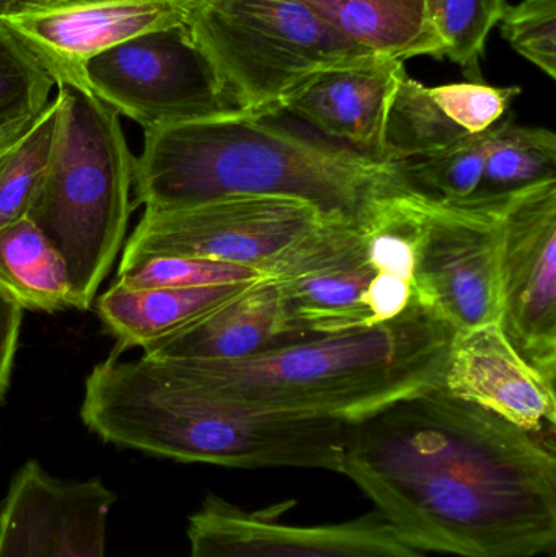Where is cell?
<instances>
[{
	"label": "cell",
	"instance_id": "cell-1",
	"mask_svg": "<svg viewBox=\"0 0 556 557\" xmlns=\"http://www.w3.org/2000/svg\"><path fill=\"white\" fill-rule=\"evenodd\" d=\"M339 474L420 552L555 553V432L526 431L443 386L351 424Z\"/></svg>",
	"mask_w": 556,
	"mask_h": 557
},
{
	"label": "cell",
	"instance_id": "cell-2",
	"mask_svg": "<svg viewBox=\"0 0 556 557\" xmlns=\"http://www.w3.org/2000/svg\"><path fill=\"white\" fill-rule=\"evenodd\" d=\"M133 188L134 208L150 212L276 196L313 206L325 221L366 227L385 199L410 185L401 162L300 136L271 116L238 113L144 131Z\"/></svg>",
	"mask_w": 556,
	"mask_h": 557
},
{
	"label": "cell",
	"instance_id": "cell-3",
	"mask_svg": "<svg viewBox=\"0 0 556 557\" xmlns=\"http://www.w3.org/2000/svg\"><path fill=\"white\" fill-rule=\"evenodd\" d=\"M454 336L436 311L415 298L387 323L310 337L248 359L157 363L218 398L355 424L392 403L441 388Z\"/></svg>",
	"mask_w": 556,
	"mask_h": 557
},
{
	"label": "cell",
	"instance_id": "cell-4",
	"mask_svg": "<svg viewBox=\"0 0 556 557\" xmlns=\"http://www.w3.org/2000/svg\"><path fill=\"white\" fill-rule=\"evenodd\" d=\"M153 362V360H152ZM351 424L264 411L228 401L146 367L131 376L116 408L121 445L180 463L342 473Z\"/></svg>",
	"mask_w": 556,
	"mask_h": 557
},
{
	"label": "cell",
	"instance_id": "cell-5",
	"mask_svg": "<svg viewBox=\"0 0 556 557\" xmlns=\"http://www.w3.org/2000/svg\"><path fill=\"white\" fill-rule=\"evenodd\" d=\"M55 90L58 137L26 218L65 261L77 310H90L129 224L136 157L113 108L82 88Z\"/></svg>",
	"mask_w": 556,
	"mask_h": 557
},
{
	"label": "cell",
	"instance_id": "cell-6",
	"mask_svg": "<svg viewBox=\"0 0 556 557\" xmlns=\"http://www.w3.org/2000/svg\"><path fill=\"white\" fill-rule=\"evenodd\" d=\"M189 28L244 110L258 116H277L281 101L319 72L384 58L297 0H209L198 3Z\"/></svg>",
	"mask_w": 556,
	"mask_h": 557
},
{
	"label": "cell",
	"instance_id": "cell-7",
	"mask_svg": "<svg viewBox=\"0 0 556 557\" xmlns=\"http://www.w3.org/2000/svg\"><path fill=\"white\" fill-rule=\"evenodd\" d=\"M85 84L98 100L144 131L247 113L189 23L101 52L88 61Z\"/></svg>",
	"mask_w": 556,
	"mask_h": 557
},
{
	"label": "cell",
	"instance_id": "cell-8",
	"mask_svg": "<svg viewBox=\"0 0 556 557\" xmlns=\"http://www.w3.org/2000/svg\"><path fill=\"white\" fill-rule=\"evenodd\" d=\"M322 222L313 206L276 196L146 211L124 247L118 274L156 258H206L263 271Z\"/></svg>",
	"mask_w": 556,
	"mask_h": 557
},
{
	"label": "cell",
	"instance_id": "cell-9",
	"mask_svg": "<svg viewBox=\"0 0 556 557\" xmlns=\"http://www.w3.org/2000/svg\"><path fill=\"white\" fill-rule=\"evenodd\" d=\"M418 195L423 228L415 264L417 300L456 333L498 323L502 212L509 198L450 202Z\"/></svg>",
	"mask_w": 556,
	"mask_h": 557
},
{
	"label": "cell",
	"instance_id": "cell-10",
	"mask_svg": "<svg viewBox=\"0 0 556 557\" xmlns=\"http://www.w3.org/2000/svg\"><path fill=\"white\" fill-rule=\"evenodd\" d=\"M498 324L516 352L556 383V182L516 193L502 212Z\"/></svg>",
	"mask_w": 556,
	"mask_h": 557
},
{
	"label": "cell",
	"instance_id": "cell-11",
	"mask_svg": "<svg viewBox=\"0 0 556 557\" xmlns=\"http://www.w3.org/2000/svg\"><path fill=\"white\" fill-rule=\"evenodd\" d=\"M286 504L245 510L206 494L189 516L186 557H428L374 510L346 522L300 527L281 520Z\"/></svg>",
	"mask_w": 556,
	"mask_h": 557
},
{
	"label": "cell",
	"instance_id": "cell-12",
	"mask_svg": "<svg viewBox=\"0 0 556 557\" xmlns=\"http://www.w3.org/2000/svg\"><path fill=\"white\" fill-rule=\"evenodd\" d=\"M263 271L280 287L297 339L372 326L365 297L375 270L365 227L322 222Z\"/></svg>",
	"mask_w": 556,
	"mask_h": 557
},
{
	"label": "cell",
	"instance_id": "cell-13",
	"mask_svg": "<svg viewBox=\"0 0 556 557\" xmlns=\"http://www.w3.org/2000/svg\"><path fill=\"white\" fill-rule=\"evenodd\" d=\"M116 500L100 478L59 480L26 461L0 504V557H107Z\"/></svg>",
	"mask_w": 556,
	"mask_h": 557
},
{
	"label": "cell",
	"instance_id": "cell-14",
	"mask_svg": "<svg viewBox=\"0 0 556 557\" xmlns=\"http://www.w3.org/2000/svg\"><path fill=\"white\" fill-rule=\"evenodd\" d=\"M196 7V0H84L2 22L45 65L55 85L88 90V61L146 33L186 25Z\"/></svg>",
	"mask_w": 556,
	"mask_h": 557
},
{
	"label": "cell",
	"instance_id": "cell-15",
	"mask_svg": "<svg viewBox=\"0 0 556 557\" xmlns=\"http://www.w3.org/2000/svg\"><path fill=\"white\" fill-rule=\"evenodd\" d=\"M443 388L526 431L555 432V385L516 352L498 323L456 333Z\"/></svg>",
	"mask_w": 556,
	"mask_h": 557
},
{
	"label": "cell",
	"instance_id": "cell-16",
	"mask_svg": "<svg viewBox=\"0 0 556 557\" xmlns=\"http://www.w3.org/2000/svg\"><path fill=\"white\" fill-rule=\"evenodd\" d=\"M405 74L404 62L388 58L329 69L294 88L277 114H291L342 146L388 160L385 124Z\"/></svg>",
	"mask_w": 556,
	"mask_h": 557
},
{
	"label": "cell",
	"instance_id": "cell-17",
	"mask_svg": "<svg viewBox=\"0 0 556 557\" xmlns=\"http://www.w3.org/2000/svg\"><path fill=\"white\" fill-rule=\"evenodd\" d=\"M519 87L483 82L427 87L405 74L385 124V156L392 162L447 149L508 117Z\"/></svg>",
	"mask_w": 556,
	"mask_h": 557
},
{
	"label": "cell",
	"instance_id": "cell-18",
	"mask_svg": "<svg viewBox=\"0 0 556 557\" xmlns=\"http://www.w3.org/2000/svg\"><path fill=\"white\" fill-rule=\"evenodd\" d=\"M299 343L287 320L280 287L273 278L247 290L188 326L144 347V359L240 360L274 347Z\"/></svg>",
	"mask_w": 556,
	"mask_h": 557
},
{
	"label": "cell",
	"instance_id": "cell-19",
	"mask_svg": "<svg viewBox=\"0 0 556 557\" xmlns=\"http://www.w3.org/2000/svg\"><path fill=\"white\" fill-rule=\"evenodd\" d=\"M255 282L188 288L131 290L113 282L97 298V313L118 344V352L149 346L247 290Z\"/></svg>",
	"mask_w": 556,
	"mask_h": 557
},
{
	"label": "cell",
	"instance_id": "cell-20",
	"mask_svg": "<svg viewBox=\"0 0 556 557\" xmlns=\"http://www.w3.org/2000/svg\"><path fill=\"white\" fill-rule=\"evenodd\" d=\"M362 48L405 62L443 59L428 0H297Z\"/></svg>",
	"mask_w": 556,
	"mask_h": 557
},
{
	"label": "cell",
	"instance_id": "cell-21",
	"mask_svg": "<svg viewBox=\"0 0 556 557\" xmlns=\"http://www.w3.org/2000/svg\"><path fill=\"white\" fill-rule=\"evenodd\" d=\"M0 287L23 310H77L65 261L28 218L0 228Z\"/></svg>",
	"mask_w": 556,
	"mask_h": 557
},
{
	"label": "cell",
	"instance_id": "cell-22",
	"mask_svg": "<svg viewBox=\"0 0 556 557\" xmlns=\"http://www.w3.org/2000/svg\"><path fill=\"white\" fill-rule=\"evenodd\" d=\"M556 182V136L545 127L505 117L493 129L482 182L473 198L505 201L516 193Z\"/></svg>",
	"mask_w": 556,
	"mask_h": 557
},
{
	"label": "cell",
	"instance_id": "cell-23",
	"mask_svg": "<svg viewBox=\"0 0 556 557\" xmlns=\"http://www.w3.org/2000/svg\"><path fill=\"white\" fill-rule=\"evenodd\" d=\"M59 126V100L52 98L32 129L0 157V228L26 218L51 163Z\"/></svg>",
	"mask_w": 556,
	"mask_h": 557
},
{
	"label": "cell",
	"instance_id": "cell-24",
	"mask_svg": "<svg viewBox=\"0 0 556 557\" xmlns=\"http://www.w3.org/2000/svg\"><path fill=\"white\" fill-rule=\"evenodd\" d=\"M495 127L447 149L401 160V173L410 188L441 201L459 202L472 198L482 182Z\"/></svg>",
	"mask_w": 556,
	"mask_h": 557
},
{
	"label": "cell",
	"instance_id": "cell-25",
	"mask_svg": "<svg viewBox=\"0 0 556 557\" xmlns=\"http://www.w3.org/2000/svg\"><path fill=\"white\" fill-rule=\"evenodd\" d=\"M506 5V0H434L431 7V20L443 45V59L462 67L473 82H482L480 59L486 38L498 25Z\"/></svg>",
	"mask_w": 556,
	"mask_h": 557
},
{
	"label": "cell",
	"instance_id": "cell-26",
	"mask_svg": "<svg viewBox=\"0 0 556 557\" xmlns=\"http://www.w3.org/2000/svg\"><path fill=\"white\" fill-rule=\"evenodd\" d=\"M55 88L45 65L0 22V124L45 110Z\"/></svg>",
	"mask_w": 556,
	"mask_h": 557
},
{
	"label": "cell",
	"instance_id": "cell-27",
	"mask_svg": "<svg viewBox=\"0 0 556 557\" xmlns=\"http://www.w3.org/2000/svg\"><path fill=\"white\" fill-rule=\"evenodd\" d=\"M263 271L206 258H156L127 273L118 274V284L131 290L188 288L240 284L267 278Z\"/></svg>",
	"mask_w": 556,
	"mask_h": 557
},
{
	"label": "cell",
	"instance_id": "cell-28",
	"mask_svg": "<svg viewBox=\"0 0 556 557\" xmlns=\"http://www.w3.org/2000/svg\"><path fill=\"white\" fill-rule=\"evenodd\" d=\"M499 29L503 38L522 58L556 77V0H522L506 5Z\"/></svg>",
	"mask_w": 556,
	"mask_h": 557
},
{
	"label": "cell",
	"instance_id": "cell-29",
	"mask_svg": "<svg viewBox=\"0 0 556 557\" xmlns=\"http://www.w3.org/2000/svg\"><path fill=\"white\" fill-rule=\"evenodd\" d=\"M22 320L23 308L0 287V403L5 398L12 380Z\"/></svg>",
	"mask_w": 556,
	"mask_h": 557
},
{
	"label": "cell",
	"instance_id": "cell-30",
	"mask_svg": "<svg viewBox=\"0 0 556 557\" xmlns=\"http://www.w3.org/2000/svg\"><path fill=\"white\" fill-rule=\"evenodd\" d=\"M84 0H0V22L26 13L41 12V10L58 9V7L72 5Z\"/></svg>",
	"mask_w": 556,
	"mask_h": 557
},
{
	"label": "cell",
	"instance_id": "cell-31",
	"mask_svg": "<svg viewBox=\"0 0 556 557\" xmlns=\"http://www.w3.org/2000/svg\"><path fill=\"white\" fill-rule=\"evenodd\" d=\"M39 114H41V111H39L38 114H33V116L20 117V120L0 124V157H2L7 150L12 149V147L32 129Z\"/></svg>",
	"mask_w": 556,
	"mask_h": 557
},
{
	"label": "cell",
	"instance_id": "cell-32",
	"mask_svg": "<svg viewBox=\"0 0 556 557\" xmlns=\"http://www.w3.org/2000/svg\"><path fill=\"white\" fill-rule=\"evenodd\" d=\"M434 0H428V5H430V13H431V7H433Z\"/></svg>",
	"mask_w": 556,
	"mask_h": 557
},
{
	"label": "cell",
	"instance_id": "cell-33",
	"mask_svg": "<svg viewBox=\"0 0 556 557\" xmlns=\"http://www.w3.org/2000/svg\"><path fill=\"white\" fill-rule=\"evenodd\" d=\"M196 2H198V3H205V2H209V0H196Z\"/></svg>",
	"mask_w": 556,
	"mask_h": 557
},
{
	"label": "cell",
	"instance_id": "cell-34",
	"mask_svg": "<svg viewBox=\"0 0 556 557\" xmlns=\"http://www.w3.org/2000/svg\"><path fill=\"white\" fill-rule=\"evenodd\" d=\"M551 557H555L554 555H552Z\"/></svg>",
	"mask_w": 556,
	"mask_h": 557
}]
</instances>
